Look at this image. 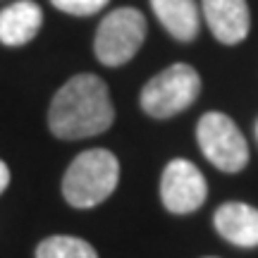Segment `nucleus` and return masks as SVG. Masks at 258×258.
I'll return each mask as SVG.
<instances>
[{
  "label": "nucleus",
  "mask_w": 258,
  "mask_h": 258,
  "mask_svg": "<svg viewBox=\"0 0 258 258\" xmlns=\"http://www.w3.org/2000/svg\"><path fill=\"white\" fill-rule=\"evenodd\" d=\"M36 258H98V253L89 241L79 239V237L57 234L38 244Z\"/></svg>",
  "instance_id": "obj_11"
},
{
  "label": "nucleus",
  "mask_w": 258,
  "mask_h": 258,
  "mask_svg": "<svg viewBox=\"0 0 258 258\" xmlns=\"http://www.w3.org/2000/svg\"><path fill=\"white\" fill-rule=\"evenodd\" d=\"M201 93V77L191 64L177 62L158 72L151 82L141 89V108L151 117L165 120L177 112L186 110Z\"/></svg>",
  "instance_id": "obj_3"
},
{
  "label": "nucleus",
  "mask_w": 258,
  "mask_h": 258,
  "mask_svg": "<svg viewBox=\"0 0 258 258\" xmlns=\"http://www.w3.org/2000/svg\"><path fill=\"white\" fill-rule=\"evenodd\" d=\"M146 38V19L134 8H120L105 15L93 41L98 62L108 67H120L137 55Z\"/></svg>",
  "instance_id": "obj_4"
},
{
  "label": "nucleus",
  "mask_w": 258,
  "mask_h": 258,
  "mask_svg": "<svg viewBox=\"0 0 258 258\" xmlns=\"http://www.w3.org/2000/svg\"><path fill=\"white\" fill-rule=\"evenodd\" d=\"M215 230L222 239L237 246H258V208L246 203H222L215 211Z\"/></svg>",
  "instance_id": "obj_8"
},
{
  "label": "nucleus",
  "mask_w": 258,
  "mask_h": 258,
  "mask_svg": "<svg viewBox=\"0 0 258 258\" xmlns=\"http://www.w3.org/2000/svg\"><path fill=\"white\" fill-rule=\"evenodd\" d=\"M60 12H67V15H74V17H89V15H96L101 12L110 0H50Z\"/></svg>",
  "instance_id": "obj_12"
},
{
  "label": "nucleus",
  "mask_w": 258,
  "mask_h": 258,
  "mask_svg": "<svg viewBox=\"0 0 258 258\" xmlns=\"http://www.w3.org/2000/svg\"><path fill=\"white\" fill-rule=\"evenodd\" d=\"M115 120V108L110 91L96 74H74L70 82L60 86L48 108V127L57 139L96 137L110 129Z\"/></svg>",
  "instance_id": "obj_1"
},
{
  "label": "nucleus",
  "mask_w": 258,
  "mask_h": 258,
  "mask_svg": "<svg viewBox=\"0 0 258 258\" xmlns=\"http://www.w3.org/2000/svg\"><path fill=\"white\" fill-rule=\"evenodd\" d=\"M8 184H10V167L0 160V194L8 189Z\"/></svg>",
  "instance_id": "obj_13"
},
{
  "label": "nucleus",
  "mask_w": 258,
  "mask_h": 258,
  "mask_svg": "<svg viewBox=\"0 0 258 258\" xmlns=\"http://www.w3.org/2000/svg\"><path fill=\"white\" fill-rule=\"evenodd\" d=\"M196 139L203 156L222 172H239L249 163L246 139L225 112H206L199 120Z\"/></svg>",
  "instance_id": "obj_5"
},
{
  "label": "nucleus",
  "mask_w": 258,
  "mask_h": 258,
  "mask_svg": "<svg viewBox=\"0 0 258 258\" xmlns=\"http://www.w3.org/2000/svg\"><path fill=\"white\" fill-rule=\"evenodd\" d=\"M203 15L213 36L225 46L241 43L251 27L246 0H201Z\"/></svg>",
  "instance_id": "obj_7"
},
{
  "label": "nucleus",
  "mask_w": 258,
  "mask_h": 258,
  "mask_svg": "<svg viewBox=\"0 0 258 258\" xmlns=\"http://www.w3.org/2000/svg\"><path fill=\"white\" fill-rule=\"evenodd\" d=\"M206 194H208L206 177L194 163L184 158H175L167 163V167L163 170V179H160V199L167 211L177 213V215L194 213L203 206Z\"/></svg>",
  "instance_id": "obj_6"
},
{
  "label": "nucleus",
  "mask_w": 258,
  "mask_h": 258,
  "mask_svg": "<svg viewBox=\"0 0 258 258\" xmlns=\"http://www.w3.org/2000/svg\"><path fill=\"white\" fill-rule=\"evenodd\" d=\"M158 22L179 41H191L199 34V8L194 0H151Z\"/></svg>",
  "instance_id": "obj_10"
},
{
  "label": "nucleus",
  "mask_w": 258,
  "mask_h": 258,
  "mask_svg": "<svg viewBox=\"0 0 258 258\" xmlns=\"http://www.w3.org/2000/svg\"><path fill=\"white\" fill-rule=\"evenodd\" d=\"M120 163L105 148H89L72 160L62 177V196L74 208H93L117 186Z\"/></svg>",
  "instance_id": "obj_2"
},
{
  "label": "nucleus",
  "mask_w": 258,
  "mask_h": 258,
  "mask_svg": "<svg viewBox=\"0 0 258 258\" xmlns=\"http://www.w3.org/2000/svg\"><path fill=\"white\" fill-rule=\"evenodd\" d=\"M43 12L34 0H17L0 12V43L24 46L38 34Z\"/></svg>",
  "instance_id": "obj_9"
},
{
  "label": "nucleus",
  "mask_w": 258,
  "mask_h": 258,
  "mask_svg": "<svg viewBox=\"0 0 258 258\" xmlns=\"http://www.w3.org/2000/svg\"><path fill=\"white\" fill-rule=\"evenodd\" d=\"M256 137H258V122H256Z\"/></svg>",
  "instance_id": "obj_14"
}]
</instances>
